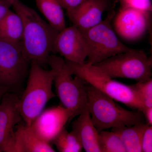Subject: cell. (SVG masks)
Instances as JSON below:
<instances>
[{"instance_id":"cell-1","label":"cell","mask_w":152,"mask_h":152,"mask_svg":"<svg viewBox=\"0 0 152 152\" xmlns=\"http://www.w3.org/2000/svg\"><path fill=\"white\" fill-rule=\"evenodd\" d=\"M12 7L23 21L21 45L25 57L30 63L35 62L42 66L48 64L59 32L20 0Z\"/></svg>"},{"instance_id":"cell-2","label":"cell","mask_w":152,"mask_h":152,"mask_svg":"<svg viewBox=\"0 0 152 152\" xmlns=\"http://www.w3.org/2000/svg\"><path fill=\"white\" fill-rule=\"evenodd\" d=\"M86 86L87 105L93 124L99 132L145 123L143 114L140 111L126 110L116 104L112 98L86 82Z\"/></svg>"},{"instance_id":"cell-3","label":"cell","mask_w":152,"mask_h":152,"mask_svg":"<svg viewBox=\"0 0 152 152\" xmlns=\"http://www.w3.org/2000/svg\"><path fill=\"white\" fill-rule=\"evenodd\" d=\"M65 61L74 75L79 77L114 100L124 104L133 110L142 112L144 110L145 107L133 86L115 80L95 65Z\"/></svg>"},{"instance_id":"cell-4","label":"cell","mask_w":152,"mask_h":152,"mask_svg":"<svg viewBox=\"0 0 152 152\" xmlns=\"http://www.w3.org/2000/svg\"><path fill=\"white\" fill-rule=\"evenodd\" d=\"M26 88L18 106L25 125L29 127L44 110L50 100L56 96L52 89L54 72L47 70L35 62H31Z\"/></svg>"},{"instance_id":"cell-5","label":"cell","mask_w":152,"mask_h":152,"mask_svg":"<svg viewBox=\"0 0 152 152\" xmlns=\"http://www.w3.org/2000/svg\"><path fill=\"white\" fill-rule=\"evenodd\" d=\"M115 13L113 9L98 25L89 28L78 29L86 47L88 59L85 63L96 64L132 50L120 40L113 28L112 21Z\"/></svg>"},{"instance_id":"cell-6","label":"cell","mask_w":152,"mask_h":152,"mask_svg":"<svg viewBox=\"0 0 152 152\" xmlns=\"http://www.w3.org/2000/svg\"><path fill=\"white\" fill-rule=\"evenodd\" d=\"M48 64L54 72L53 82L61 105L71 112L72 120L77 116L87 105L86 82L72 74L65 60L50 55Z\"/></svg>"},{"instance_id":"cell-7","label":"cell","mask_w":152,"mask_h":152,"mask_svg":"<svg viewBox=\"0 0 152 152\" xmlns=\"http://www.w3.org/2000/svg\"><path fill=\"white\" fill-rule=\"evenodd\" d=\"M95 65L112 78L132 79L138 82L151 78V58L141 50L132 49Z\"/></svg>"},{"instance_id":"cell-8","label":"cell","mask_w":152,"mask_h":152,"mask_svg":"<svg viewBox=\"0 0 152 152\" xmlns=\"http://www.w3.org/2000/svg\"><path fill=\"white\" fill-rule=\"evenodd\" d=\"M29 62L25 57L20 43L0 39V86H15L22 80Z\"/></svg>"},{"instance_id":"cell-9","label":"cell","mask_w":152,"mask_h":152,"mask_svg":"<svg viewBox=\"0 0 152 152\" xmlns=\"http://www.w3.org/2000/svg\"><path fill=\"white\" fill-rule=\"evenodd\" d=\"M151 12L137 9H120L112 21L115 32L127 42L140 39L149 30Z\"/></svg>"},{"instance_id":"cell-10","label":"cell","mask_w":152,"mask_h":152,"mask_svg":"<svg viewBox=\"0 0 152 152\" xmlns=\"http://www.w3.org/2000/svg\"><path fill=\"white\" fill-rule=\"evenodd\" d=\"M71 120V112L61 104L43 111L29 127L42 141L51 143Z\"/></svg>"},{"instance_id":"cell-11","label":"cell","mask_w":152,"mask_h":152,"mask_svg":"<svg viewBox=\"0 0 152 152\" xmlns=\"http://www.w3.org/2000/svg\"><path fill=\"white\" fill-rule=\"evenodd\" d=\"M19 99L6 93L0 103V152H15V127L21 120L18 103Z\"/></svg>"},{"instance_id":"cell-12","label":"cell","mask_w":152,"mask_h":152,"mask_svg":"<svg viewBox=\"0 0 152 152\" xmlns=\"http://www.w3.org/2000/svg\"><path fill=\"white\" fill-rule=\"evenodd\" d=\"M53 53L59 54L68 61L79 64L85 63L87 58L86 47L78 28L73 25L59 32Z\"/></svg>"},{"instance_id":"cell-13","label":"cell","mask_w":152,"mask_h":152,"mask_svg":"<svg viewBox=\"0 0 152 152\" xmlns=\"http://www.w3.org/2000/svg\"><path fill=\"white\" fill-rule=\"evenodd\" d=\"M115 3L114 0H86L77 7L66 10L67 15L78 28H89L99 23L104 12L114 9Z\"/></svg>"},{"instance_id":"cell-14","label":"cell","mask_w":152,"mask_h":152,"mask_svg":"<svg viewBox=\"0 0 152 152\" xmlns=\"http://www.w3.org/2000/svg\"><path fill=\"white\" fill-rule=\"evenodd\" d=\"M72 124V132L77 136L87 152H101L99 132L93 124L86 105Z\"/></svg>"},{"instance_id":"cell-15","label":"cell","mask_w":152,"mask_h":152,"mask_svg":"<svg viewBox=\"0 0 152 152\" xmlns=\"http://www.w3.org/2000/svg\"><path fill=\"white\" fill-rule=\"evenodd\" d=\"M15 152H54L50 143L42 141L29 127L19 125L15 132Z\"/></svg>"},{"instance_id":"cell-16","label":"cell","mask_w":152,"mask_h":152,"mask_svg":"<svg viewBox=\"0 0 152 152\" xmlns=\"http://www.w3.org/2000/svg\"><path fill=\"white\" fill-rule=\"evenodd\" d=\"M37 7L48 23L60 32L66 28L63 7L59 0H35Z\"/></svg>"},{"instance_id":"cell-17","label":"cell","mask_w":152,"mask_h":152,"mask_svg":"<svg viewBox=\"0 0 152 152\" xmlns=\"http://www.w3.org/2000/svg\"><path fill=\"white\" fill-rule=\"evenodd\" d=\"M148 125L141 123L131 126H121L113 128L112 131L120 136L127 152H142V136Z\"/></svg>"},{"instance_id":"cell-18","label":"cell","mask_w":152,"mask_h":152,"mask_svg":"<svg viewBox=\"0 0 152 152\" xmlns=\"http://www.w3.org/2000/svg\"><path fill=\"white\" fill-rule=\"evenodd\" d=\"M23 33L22 19L17 13L10 10L0 21V39L21 43Z\"/></svg>"},{"instance_id":"cell-19","label":"cell","mask_w":152,"mask_h":152,"mask_svg":"<svg viewBox=\"0 0 152 152\" xmlns=\"http://www.w3.org/2000/svg\"><path fill=\"white\" fill-rule=\"evenodd\" d=\"M58 151L81 152L83 148L77 136L73 132H68L65 128L53 142Z\"/></svg>"},{"instance_id":"cell-20","label":"cell","mask_w":152,"mask_h":152,"mask_svg":"<svg viewBox=\"0 0 152 152\" xmlns=\"http://www.w3.org/2000/svg\"><path fill=\"white\" fill-rule=\"evenodd\" d=\"M99 142L101 152H126L121 139L113 131H99Z\"/></svg>"},{"instance_id":"cell-21","label":"cell","mask_w":152,"mask_h":152,"mask_svg":"<svg viewBox=\"0 0 152 152\" xmlns=\"http://www.w3.org/2000/svg\"><path fill=\"white\" fill-rule=\"evenodd\" d=\"M132 86L145 107H152V78Z\"/></svg>"},{"instance_id":"cell-22","label":"cell","mask_w":152,"mask_h":152,"mask_svg":"<svg viewBox=\"0 0 152 152\" xmlns=\"http://www.w3.org/2000/svg\"><path fill=\"white\" fill-rule=\"evenodd\" d=\"M119 3L120 9H134L152 12L151 0H114Z\"/></svg>"},{"instance_id":"cell-23","label":"cell","mask_w":152,"mask_h":152,"mask_svg":"<svg viewBox=\"0 0 152 152\" xmlns=\"http://www.w3.org/2000/svg\"><path fill=\"white\" fill-rule=\"evenodd\" d=\"M142 152H152V127L148 125L143 133L141 141Z\"/></svg>"},{"instance_id":"cell-24","label":"cell","mask_w":152,"mask_h":152,"mask_svg":"<svg viewBox=\"0 0 152 152\" xmlns=\"http://www.w3.org/2000/svg\"><path fill=\"white\" fill-rule=\"evenodd\" d=\"M15 2L14 0H0V21L10 10Z\"/></svg>"},{"instance_id":"cell-25","label":"cell","mask_w":152,"mask_h":152,"mask_svg":"<svg viewBox=\"0 0 152 152\" xmlns=\"http://www.w3.org/2000/svg\"><path fill=\"white\" fill-rule=\"evenodd\" d=\"M86 0H59L63 7L66 10L77 7Z\"/></svg>"},{"instance_id":"cell-26","label":"cell","mask_w":152,"mask_h":152,"mask_svg":"<svg viewBox=\"0 0 152 152\" xmlns=\"http://www.w3.org/2000/svg\"><path fill=\"white\" fill-rule=\"evenodd\" d=\"M146 124H147L152 126V107H145L142 111Z\"/></svg>"},{"instance_id":"cell-27","label":"cell","mask_w":152,"mask_h":152,"mask_svg":"<svg viewBox=\"0 0 152 152\" xmlns=\"http://www.w3.org/2000/svg\"><path fill=\"white\" fill-rule=\"evenodd\" d=\"M9 88H10L8 87L0 86V103L3 96L7 92Z\"/></svg>"},{"instance_id":"cell-28","label":"cell","mask_w":152,"mask_h":152,"mask_svg":"<svg viewBox=\"0 0 152 152\" xmlns=\"http://www.w3.org/2000/svg\"><path fill=\"white\" fill-rule=\"evenodd\" d=\"M14 1H19V0H14Z\"/></svg>"}]
</instances>
